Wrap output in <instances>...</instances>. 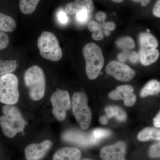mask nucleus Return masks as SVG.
<instances>
[{"label":"nucleus","instance_id":"a878e982","mask_svg":"<svg viewBox=\"0 0 160 160\" xmlns=\"http://www.w3.org/2000/svg\"><path fill=\"white\" fill-rule=\"evenodd\" d=\"M149 155L152 158L160 157V142L154 144L151 146L149 152Z\"/></svg>","mask_w":160,"mask_h":160},{"label":"nucleus","instance_id":"7c9ffc66","mask_svg":"<svg viewBox=\"0 0 160 160\" xmlns=\"http://www.w3.org/2000/svg\"><path fill=\"white\" fill-rule=\"evenodd\" d=\"M152 12L154 16L157 18L160 17V0H157L155 4Z\"/></svg>","mask_w":160,"mask_h":160},{"label":"nucleus","instance_id":"4468645a","mask_svg":"<svg viewBox=\"0 0 160 160\" xmlns=\"http://www.w3.org/2000/svg\"><path fill=\"white\" fill-rule=\"evenodd\" d=\"M82 153L79 149L72 147H65L58 150L53 156V160H79Z\"/></svg>","mask_w":160,"mask_h":160},{"label":"nucleus","instance_id":"58836bf2","mask_svg":"<svg viewBox=\"0 0 160 160\" xmlns=\"http://www.w3.org/2000/svg\"><path fill=\"white\" fill-rule=\"evenodd\" d=\"M112 1H113V2H115L120 3L122 2L123 0H112Z\"/></svg>","mask_w":160,"mask_h":160},{"label":"nucleus","instance_id":"2f4dec72","mask_svg":"<svg viewBox=\"0 0 160 160\" xmlns=\"http://www.w3.org/2000/svg\"><path fill=\"white\" fill-rule=\"evenodd\" d=\"M88 29L89 31L94 32L100 29V26L99 24L95 21H91L88 24Z\"/></svg>","mask_w":160,"mask_h":160},{"label":"nucleus","instance_id":"423d86ee","mask_svg":"<svg viewBox=\"0 0 160 160\" xmlns=\"http://www.w3.org/2000/svg\"><path fill=\"white\" fill-rule=\"evenodd\" d=\"M72 112L80 127L86 129L90 126L91 121V110L87 104V98L83 92H76L72 98Z\"/></svg>","mask_w":160,"mask_h":160},{"label":"nucleus","instance_id":"412c9836","mask_svg":"<svg viewBox=\"0 0 160 160\" xmlns=\"http://www.w3.org/2000/svg\"><path fill=\"white\" fill-rule=\"evenodd\" d=\"M17 63L15 60L3 61L0 59V77L11 73L16 69Z\"/></svg>","mask_w":160,"mask_h":160},{"label":"nucleus","instance_id":"ddd939ff","mask_svg":"<svg viewBox=\"0 0 160 160\" xmlns=\"http://www.w3.org/2000/svg\"><path fill=\"white\" fill-rule=\"evenodd\" d=\"M106 114L101 117L99 121L103 125H106L109 119L115 117L120 122H125L127 119L126 112L117 106H109L105 108Z\"/></svg>","mask_w":160,"mask_h":160},{"label":"nucleus","instance_id":"6e6552de","mask_svg":"<svg viewBox=\"0 0 160 160\" xmlns=\"http://www.w3.org/2000/svg\"><path fill=\"white\" fill-rule=\"evenodd\" d=\"M62 138L66 142L84 147L94 145L99 142L94 137L92 132L87 133L73 129L65 132Z\"/></svg>","mask_w":160,"mask_h":160},{"label":"nucleus","instance_id":"72a5a7b5","mask_svg":"<svg viewBox=\"0 0 160 160\" xmlns=\"http://www.w3.org/2000/svg\"><path fill=\"white\" fill-rule=\"evenodd\" d=\"M96 18L100 22H103L106 19V13L104 12H99L97 13Z\"/></svg>","mask_w":160,"mask_h":160},{"label":"nucleus","instance_id":"cd10ccee","mask_svg":"<svg viewBox=\"0 0 160 160\" xmlns=\"http://www.w3.org/2000/svg\"><path fill=\"white\" fill-rule=\"evenodd\" d=\"M81 6L86 9L88 12H92L94 9V6L92 0H83L81 2Z\"/></svg>","mask_w":160,"mask_h":160},{"label":"nucleus","instance_id":"39448f33","mask_svg":"<svg viewBox=\"0 0 160 160\" xmlns=\"http://www.w3.org/2000/svg\"><path fill=\"white\" fill-rule=\"evenodd\" d=\"M18 80L13 73L0 77V102L13 105L18 101Z\"/></svg>","mask_w":160,"mask_h":160},{"label":"nucleus","instance_id":"7ed1b4c3","mask_svg":"<svg viewBox=\"0 0 160 160\" xmlns=\"http://www.w3.org/2000/svg\"><path fill=\"white\" fill-rule=\"evenodd\" d=\"M83 53L86 60V74L89 79H95L104 66L102 51L96 44L89 43L83 48Z\"/></svg>","mask_w":160,"mask_h":160},{"label":"nucleus","instance_id":"9d476101","mask_svg":"<svg viewBox=\"0 0 160 160\" xmlns=\"http://www.w3.org/2000/svg\"><path fill=\"white\" fill-rule=\"evenodd\" d=\"M126 143L119 141L113 145L103 147L100 150V155L103 160H126Z\"/></svg>","mask_w":160,"mask_h":160},{"label":"nucleus","instance_id":"c9c22d12","mask_svg":"<svg viewBox=\"0 0 160 160\" xmlns=\"http://www.w3.org/2000/svg\"><path fill=\"white\" fill-rule=\"evenodd\" d=\"M128 57V53L124 51L118 54V58L121 62H125L127 60Z\"/></svg>","mask_w":160,"mask_h":160},{"label":"nucleus","instance_id":"f03ea898","mask_svg":"<svg viewBox=\"0 0 160 160\" xmlns=\"http://www.w3.org/2000/svg\"><path fill=\"white\" fill-rule=\"evenodd\" d=\"M24 81L32 99L35 101L42 99L45 95L46 84L42 69L38 66H31L25 72Z\"/></svg>","mask_w":160,"mask_h":160},{"label":"nucleus","instance_id":"aec40b11","mask_svg":"<svg viewBox=\"0 0 160 160\" xmlns=\"http://www.w3.org/2000/svg\"><path fill=\"white\" fill-rule=\"evenodd\" d=\"M40 0H20L19 8L21 12L26 15L34 12Z\"/></svg>","mask_w":160,"mask_h":160},{"label":"nucleus","instance_id":"473e14b6","mask_svg":"<svg viewBox=\"0 0 160 160\" xmlns=\"http://www.w3.org/2000/svg\"><path fill=\"white\" fill-rule=\"evenodd\" d=\"M129 61L132 63H136L137 62L139 57V55L135 52H132L130 54L129 57Z\"/></svg>","mask_w":160,"mask_h":160},{"label":"nucleus","instance_id":"dca6fc26","mask_svg":"<svg viewBox=\"0 0 160 160\" xmlns=\"http://www.w3.org/2000/svg\"><path fill=\"white\" fill-rule=\"evenodd\" d=\"M139 41L141 48L156 49L158 46L157 39L154 36L148 32H142L140 34Z\"/></svg>","mask_w":160,"mask_h":160},{"label":"nucleus","instance_id":"4be33fe9","mask_svg":"<svg viewBox=\"0 0 160 160\" xmlns=\"http://www.w3.org/2000/svg\"><path fill=\"white\" fill-rule=\"evenodd\" d=\"M116 44L119 48L125 50L132 49L135 47V43L134 41L129 36L120 38L117 40Z\"/></svg>","mask_w":160,"mask_h":160},{"label":"nucleus","instance_id":"2eb2a0df","mask_svg":"<svg viewBox=\"0 0 160 160\" xmlns=\"http://www.w3.org/2000/svg\"><path fill=\"white\" fill-rule=\"evenodd\" d=\"M159 52L155 48H140L139 57L142 65L147 66L156 62L159 57Z\"/></svg>","mask_w":160,"mask_h":160},{"label":"nucleus","instance_id":"5701e85b","mask_svg":"<svg viewBox=\"0 0 160 160\" xmlns=\"http://www.w3.org/2000/svg\"><path fill=\"white\" fill-rule=\"evenodd\" d=\"M82 8V6L78 3H69L66 5L65 10L68 14L73 15L76 14Z\"/></svg>","mask_w":160,"mask_h":160},{"label":"nucleus","instance_id":"79ce46f5","mask_svg":"<svg viewBox=\"0 0 160 160\" xmlns=\"http://www.w3.org/2000/svg\"><path fill=\"white\" fill-rule=\"evenodd\" d=\"M80 0H76L77 2H79V1H80Z\"/></svg>","mask_w":160,"mask_h":160},{"label":"nucleus","instance_id":"a211bd4d","mask_svg":"<svg viewBox=\"0 0 160 160\" xmlns=\"http://www.w3.org/2000/svg\"><path fill=\"white\" fill-rule=\"evenodd\" d=\"M138 138L141 142H146L150 139L160 140V130L154 128H145L138 133Z\"/></svg>","mask_w":160,"mask_h":160},{"label":"nucleus","instance_id":"f3484780","mask_svg":"<svg viewBox=\"0 0 160 160\" xmlns=\"http://www.w3.org/2000/svg\"><path fill=\"white\" fill-rule=\"evenodd\" d=\"M17 27L15 20L11 17L0 12V30L6 32L14 31Z\"/></svg>","mask_w":160,"mask_h":160},{"label":"nucleus","instance_id":"f704fd0d","mask_svg":"<svg viewBox=\"0 0 160 160\" xmlns=\"http://www.w3.org/2000/svg\"><path fill=\"white\" fill-rule=\"evenodd\" d=\"M105 27L106 30L109 31H112L116 29V25L113 22H109L105 24Z\"/></svg>","mask_w":160,"mask_h":160},{"label":"nucleus","instance_id":"f8f14e48","mask_svg":"<svg viewBox=\"0 0 160 160\" xmlns=\"http://www.w3.org/2000/svg\"><path fill=\"white\" fill-rule=\"evenodd\" d=\"M52 143L45 140L39 144H32L26 147L25 156L27 160H40L46 154L51 148Z\"/></svg>","mask_w":160,"mask_h":160},{"label":"nucleus","instance_id":"bb28decb","mask_svg":"<svg viewBox=\"0 0 160 160\" xmlns=\"http://www.w3.org/2000/svg\"><path fill=\"white\" fill-rule=\"evenodd\" d=\"M77 18L79 22H84L87 21L88 18V12L83 8L76 13Z\"/></svg>","mask_w":160,"mask_h":160},{"label":"nucleus","instance_id":"0eeeda50","mask_svg":"<svg viewBox=\"0 0 160 160\" xmlns=\"http://www.w3.org/2000/svg\"><path fill=\"white\" fill-rule=\"evenodd\" d=\"M50 101L53 106L52 114L59 121H64L66 118V112L71 107L68 92L58 89L52 95Z\"/></svg>","mask_w":160,"mask_h":160},{"label":"nucleus","instance_id":"4c0bfd02","mask_svg":"<svg viewBox=\"0 0 160 160\" xmlns=\"http://www.w3.org/2000/svg\"><path fill=\"white\" fill-rule=\"evenodd\" d=\"M150 0H141V5L143 6H146L149 4Z\"/></svg>","mask_w":160,"mask_h":160},{"label":"nucleus","instance_id":"f257e3e1","mask_svg":"<svg viewBox=\"0 0 160 160\" xmlns=\"http://www.w3.org/2000/svg\"><path fill=\"white\" fill-rule=\"evenodd\" d=\"M3 115L0 117V126L7 137L12 138L18 133L23 132L27 125L17 107L5 105L2 108Z\"/></svg>","mask_w":160,"mask_h":160},{"label":"nucleus","instance_id":"9b49d317","mask_svg":"<svg viewBox=\"0 0 160 160\" xmlns=\"http://www.w3.org/2000/svg\"><path fill=\"white\" fill-rule=\"evenodd\" d=\"M134 88L130 85L118 86L116 89L111 92L109 94V98L113 100H124L126 106H132L136 101V96L133 93Z\"/></svg>","mask_w":160,"mask_h":160},{"label":"nucleus","instance_id":"ea45409f","mask_svg":"<svg viewBox=\"0 0 160 160\" xmlns=\"http://www.w3.org/2000/svg\"><path fill=\"white\" fill-rule=\"evenodd\" d=\"M105 34H106V36H109V32L108 30H106V31H105Z\"/></svg>","mask_w":160,"mask_h":160},{"label":"nucleus","instance_id":"c85d7f7f","mask_svg":"<svg viewBox=\"0 0 160 160\" xmlns=\"http://www.w3.org/2000/svg\"><path fill=\"white\" fill-rule=\"evenodd\" d=\"M92 38L96 41H100L104 38V35L101 28L98 29L96 31L93 32V33L92 35Z\"/></svg>","mask_w":160,"mask_h":160},{"label":"nucleus","instance_id":"6ab92c4d","mask_svg":"<svg viewBox=\"0 0 160 160\" xmlns=\"http://www.w3.org/2000/svg\"><path fill=\"white\" fill-rule=\"evenodd\" d=\"M160 91V83L155 80L148 82L140 92V96L145 98L149 95L157 94Z\"/></svg>","mask_w":160,"mask_h":160},{"label":"nucleus","instance_id":"20e7f679","mask_svg":"<svg viewBox=\"0 0 160 160\" xmlns=\"http://www.w3.org/2000/svg\"><path fill=\"white\" fill-rule=\"evenodd\" d=\"M38 47L41 56L46 59L57 62L62 56L58 41L52 32H42L38 39Z\"/></svg>","mask_w":160,"mask_h":160},{"label":"nucleus","instance_id":"393cba45","mask_svg":"<svg viewBox=\"0 0 160 160\" xmlns=\"http://www.w3.org/2000/svg\"><path fill=\"white\" fill-rule=\"evenodd\" d=\"M9 38L8 35L0 31V50L6 49L9 46Z\"/></svg>","mask_w":160,"mask_h":160},{"label":"nucleus","instance_id":"1a4fd4ad","mask_svg":"<svg viewBox=\"0 0 160 160\" xmlns=\"http://www.w3.org/2000/svg\"><path fill=\"white\" fill-rule=\"evenodd\" d=\"M106 72L118 81L127 82L135 76L134 70L129 66L116 61H112L106 67Z\"/></svg>","mask_w":160,"mask_h":160},{"label":"nucleus","instance_id":"c756f323","mask_svg":"<svg viewBox=\"0 0 160 160\" xmlns=\"http://www.w3.org/2000/svg\"><path fill=\"white\" fill-rule=\"evenodd\" d=\"M58 19L62 24H66L68 22V18L67 15L63 11H60L58 15Z\"/></svg>","mask_w":160,"mask_h":160},{"label":"nucleus","instance_id":"37998d69","mask_svg":"<svg viewBox=\"0 0 160 160\" xmlns=\"http://www.w3.org/2000/svg\"><path fill=\"white\" fill-rule=\"evenodd\" d=\"M82 160H89V159H84Z\"/></svg>","mask_w":160,"mask_h":160},{"label":"nucleus","instance_id":"b1692460","mask_svg":"<svg viewBox=\"0 0 160 160\" xmlns=\"http://www.w3.org/2000/svg\"><path fill=\"white\" fill-rule=\"evenodd\" d=\"M92 132L94 137L99 141L104 138L108 137L111 134L109 130L102 129H95Z\"/></svg>","mask_w":160,"mask_h":160},{"label":"nucleus","instance_id":"a19ab883","mask_svg":"<svg viewBox=\"0 0 160 160\" xmlns=\"http://www.w3.org/2000/svg\"><path fill=\"white\" fill-rule=\"evenodd\" d=\"M132 1H134L135 2H141V0H132Z\"/></svg>","mask_w":160,"mask_h":160},{"label":"nucleus","instance_id":"e433bc0d","mask_svg":"<svg viewBox=\"0 0 160 160\" xmlns=\"http://www.w3.org/2000/svg\"><path fill=\"white\" fill-rule=\"evenodd\" d=\"M153 124L157 128H160V112L158 113L157 116L153 119Z\"/></svg>","mask_w":160,"mask_h":160}]
</instances>
